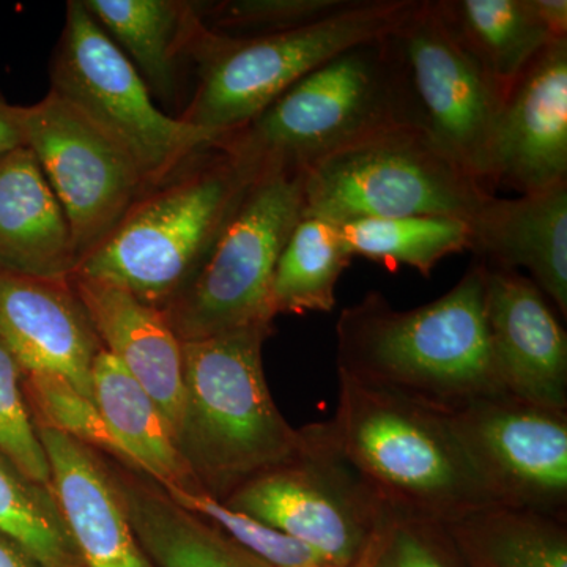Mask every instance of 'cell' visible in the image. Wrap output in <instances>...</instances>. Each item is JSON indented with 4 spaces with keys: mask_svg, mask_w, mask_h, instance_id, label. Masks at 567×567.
I'll return each mask as SVG.
<instances>
[{
    "mask_svg": "<svg viewBox=\"0 0 567 567\" xmlns=\"http://www.w3.org/2000/svg\"><path fill=\"white\" fill-rule=\"evenodd\" d=\"M22 125L25 147L69 219L81 262L152 186L128 152L54 92L22 106Z\"/></svg>",
    "mask_w": 567,
    "mask_h": 567,
    "instance_id": "8fae6325",
    "label": "cell"
},
{
    "mask_svg": "<svg viewBox=\"0 0 567 567\" xmlns=\"http://www.w3.org/2000/svg\"><path fill=\"white\" fill-rule=\"evenodd\" d=\"M298 567H342V566H333V565H323V563H319V565H306V566H298ZM349 567H365L363 561L358 563V565L349 566Z\"/></svg>",
    "mask_w": 567,
    "mask_h": 567,
    "instance_id": "8d00e7d4",
    "label": "cell"
},
{
    "mask_svg": "<svg viewBox=\"0 0 567 567\" xmlns=\"http://www.w3.org/2000/svg\"><path fill=\"white\" fill-rule=\"evenodd\" d=\"M0 535L41 567H81L52 488L40 486L0 456Z\"/></svg>",
    "mask_w": 567,
    "mask_h": 567,
    "instance_id": "83f0119b",
    "label": "cell"
},
{
    "mask_svg": "<svg viewBox=\"0 0 567 567\" xmlns=\"http://www.w3.org/2000/svg\"><path fill=\"white\" fill-rule=\"evenodd\" d=\"M361 561L365 567H466L443 522L393 509Z\"/></svg>",
    "mask_w": 567,
    "mask_h": 567,
    "instance_id": "1f68e13d",
    "label": "cell"
},
{
    "mask_svg": "<svg viewBox=\"0 0 567 567\" xmlns=\"http://www.w3.org/2000/svg\"><path fill=\"white\" fill-rule=\"evenodd\" d=\"M37 432L81 567H155L118 502L102 454L51 429Z\"/></svg>",
    "mask_w": 567,
    "mask_h": 567,
    "instance_id": "e0dca14e",
    "label": "cell"
},
{
    "mask_svg": "<svg viewBox=\"0 0 567 567\" xmlns=\"http://www.w3.org/2000/svg\"><path fill=\"white\" fill-rule=\"evenodd\" d=\"M218 144L156 183L74 275L162 309L181 292L257 174Z\"/></svg>",
    "mask_w": 567,
    "mask_h": 567,
    "instance_id": "5b68a950",
    "label": "cell"
},
{
    "mask_svg": "<svg viewBox=\"0 0 567 567\" xmlns=\"http://www.w3.org/2000/svg\"><path fill=\"white\" fill-rule=\"evenodd\" d=\"M274 323L183 346V409L175 442L199 486L224 499L292 458L301 445L265 380L262 349Z\"/></svg>",
    "mask_w": 567,
    "mask_h": 567,
    "instance_id": "7a4b0ae2",
    "label": "cell"
},
{
    "mask_svg": "<svg viewBox=\"0 0 567 567\" xmlns=\"http://www.w3.org/2000/svg\"><path fill=\"white\" fill-rule=\"evenodd\" d=\"M470 54L507 96L551 41L532 0H439ZM561 40V39H559Z\"/></svg>",
    "mask_w": 567,
    "mask_h": 567,
    "instance_id": "cb8c5ba5",
    "label": "cell"
},
{
    "mask_svg": "<svg viewBox=\"0 0 567 567\" xmlns=\"http://www.w3.org/2000/svg\"><path fill=\"white\" fill-rule=\"evenodd\" d=\"M350 262L338 226L303 216L276 264L271 315L333 311L336 286Z\"/></svg>",
    "mask_w": 567,
    "mask_h": 567,
    "instance_id": "484cf974",
    "label": "cell"
},
{
    "mask_svg": "<svg viewBox=\"0 0 567 567\" xmlns=\"http://www.w3.org/2000/svg\"><path fill=\"white\" fill-rule=\"evenodd\" d=\"M567 182V39L554 40L507 93L492 151V188L525 196Z\"/></svg>",
    "mask_w": 567,
    "mask_h": 567,
    "instance_id": "5bb4252c",
    "label": "cell"
},
{
    "mask_svg": "<svg viewBox=\"0 0 567 567\" xmlns=\"http://www.w3.org/2000/svg\"><path fill=\"white\" fill-rule=\"evenodd\" d=\"M24 125H22V106L7 102L0 93V158L14 148L24 147Z\"/></svg>",
    "mask_w": 567,
    "mask_h": 567,
    "instance_id": "836d02e7",
    "label": "cell"
},
{
    "mask_svg": "<svg viewBox=\"0 0 567 567\" xmlns=\"http://www.w3.org/2000/svg\"><path fill=\"white\" fill-rule=\"evenodd\" d=\"M536 14L554 39H567L566 0H532Z\"/></svg>",
    "mask_w": 567,
    "mask_h": 567,
    "instance_id": "e575fe53",
    "label": "cell"
},
{
    "mask_svg": "<svg viewBox=\"0 0 567 567\" xmlns=\"http://www.w3.org/2000/svg\"><path fill=\"white\" fill-rule=\"evenodd\" d=\"M171 499L203 518L245 550L274 567H298L323 563L315 551L248 514L235 511L203 487L192 491L163 488ZM327 565V563H323Z\"/></svg>",
    "mask_w": 567,
    "mask_h": 567,
    "instance_id": "f546056e",
    "label": "cell"
},
{
    "mask_svg": "<svg viewBox=\"0 0 567 567\" xmlns=\"http://www.w3.org/2000/svg\"><path fill=\"white\" fill-rule=\"evenodd\" d=\"M51 92L128 152L151 186L216 142L156 106L141 74L82 0L66 7L52 59Z\"/></svg>",
    "mask_w": 567,
    "mask_h": 567,
    "instance_id": "9c48e42d",
    "label": "cell"
},
{
    "mask_svg": "<svg viewBox=\"0 0 567 567\" xmlns=\"http://www.w3.org/2000/svg\"><path fill=\"white\" fill-rule=\"evenodd\" d=\"M470 251L492 267L525 268L567 316V182L517 199L492 196L470 224Z\"/></svg>",
    "mask_w": 567,
    "mask_h": 567,
    "instance_id": "d6986e66",
    "label": "cell"
},
{
    "mask_svg": "<svg viewBox=\"0 0 567 567\" xmlns=\"http://www.w3.org/2000/svg\"><path fill=\"white\" fill-rule=\"evenodd\" d=\"M103 461L118 502L153 566L274 567L177 505L145 473L115 458L103 456Z\"/></svg>",
    "mask_w": 567,
    "mask_h": 567,
    "instance_id": "44dd1931",
    "label": "cell"
},
{
    "mask_svg": "<svg viewBox=\"0 0 567 567\" xmlns=\"http://www.w3.org/2000/svg\"><path fill=\"white\" fill-rule=\"evenodd\" d=\"M447 416L492 502L567 522L565 410L498 393Z\"/></svg>",
    "mask_w": 567,
    "mask_h": 567,
    "instance_id": "4fadbf2b",
    "label": "cell"
},
{
    "mask_svg": "<svg viewBox=\"0 0 567 567\" xmlns=\"http://www.w3.org/2000/svg\"><path fill=\"white\" fill-rule=\"evenodd\" d=\"M85 10L147 84L153 99H177L182 61L207 31L199 3L178 0H82Z\"/></svg>",
    "mask_w": 567,
    "mask_h": 567,
    "instance_id": "7402d4cb",
    "label": "cell"
},
{
    "mask_svg": "<svg viewBox=\"0 0 567 567\" xmlns=\"http://www.w3.org/2000/svg\"><path fill=\"white\" fill-rule=\"evenodd\" d=\"M300 432L292 458L252 477L224 503L303 544L327 565H358L390 507L339 453L324 423Z\"/></svg>",
    "mask_w": 567,
    "mask_h": 567,
    "instance_id": "30bf717a",
    "label": "cell"
},
{
    "mask_svg": "<svg viewBox=\"0 0 567 567\" xmlns=\"http://www.w3.org/2000/svg\"><path fill=\"white\" fill-rule=\"evenodd\" d=\"M0 456L33 483L51 487L47 451L22 390V372L0 341Z\"/></svg>",
    "mask_w": 567,
    "mask_h": 567,
    "instance_id": "d6a6232c",
    "label": "cell"
},
{
    "mask_svg": "<svg viewBox=\"0 0 567 567\" xmlns=\"http://www.w3.org/2000/svg\"><path fill=\"white\" fill-rule=\"evenodd\" d=\"M22 390L35 427L51 429L103 456L132 466L104 423L99 406L69 380L48 372L22 374Z\"/></svg>",
    "mask_w": 567,
    "mask_h": 567,
    "instance_id": "f1b7e54d",
    "label": "cell"
},
{
    "mask_svg": "<svg viewBox=\"0 0 567 567\" xmlns=\"http://www.w3.org/2000/svg\"><path fill=\"white\" fill-rule=\"evenodd\" d=\"M424 130L465 169L492 188V151L506 96L458 40L439 0H417L394 32Z\"/></svg>",
    "mask_w": 567,
    "mask_h": 567,
    "instance_id": "7c38bea8",
    "label": "cell"
},
{
    "mask_svg": "<svg viewBox=\"0 0 567 567\" xmlns=\"http://www.w3.org/2000/svg\"><path fill=\"white\" fill-rule=\"evenodd\" d=\"M353 0H227L199 3L210 31L230 39H252L312 24L352 6Z\"/></svg>",
    "mask_w": 567,
    "mask_h": 567,
    "instance_id": "4dcf8cb0",
    "label": "cell"
},
{
    "mask_svg": "<svg viewBox=\"0 0 567 567\" xmlns=\"http://www.w3.org/2000/svg\"><path fill=\"white\" fill-rule=\"evenodd\" d=\"M0 341L22 374L61 375L93 401L92 369L103 346L70 278L0 268Z\"/></svg>",
    "mask_w": 567,
    "mask_h": 567,
    "instance_id": "2e32d148",
    "label": "cell"
},
{
    "mask_svg": "<svg viewBox=\"0 0 567 567\" xmlns=\"http://www.w3.org/2000/svg\"><path fill=\"white\" fill-rule=\"evenodd\" d=\"M0 567H41L20 547L0 535Z\"/></svg>",
    "mask_w": 567,
    "mask_h": 567,
    "instance_id": "d590c367",
    "label": "cell"
},
{
    "mask_svg": "<svg viewBox=\"0 0 567 567\" xmlns=\"http://www.w3.org/2000/svg\"><path fill=\"white\" fill-rule=\"evenodd\" d=\"M338 377V409L323 421L324 427L339 453L390 509L447 524L494 503L450 416Z\"/></svg>",
    "mask_w": 567,
    "mask_h": 567,
    "instance_id": "277c9868",
    "label": "cell"
},
{
    "mask_svg": "<svg viewBox=\"0 0 567 567\" xmlns=\"http://www.w3.org/2000/svg\"><path fill=\"white\" fill-rule=\"evenodd\" d=\"M338 229L352 259L360 256L390 270L405 265L423 276H431L445 257L472 244L468 224L443 216L358 219Z\"/></svg>",
    "mask_w": 567,
    "mask_h": 567,
    "instance_id": "4316f807",
    "label": "cell"
},
{
    "mask_svg": "<svg viewBox=\"0 0 567 567\" xmlns=\"http://www.w3.org/2000/svg\"><path fill=\"white\" fill-rule=\"evenodd\" d=\"M494 193L420 126H395L354 142L305 171V218L341 224L443 216L475 221Z\"/></svg>",
    "mask_w": 567,
    "mask_h": 567,
    "instance_id": "ba28073f",
    "label": "cell"
},
{
    "mask_svg": "<svg viewBox=\"0 0 567 567\" xmlns=\"http://www.w3.org/2000/svg\"><path fill=\"white\" fill-rule=\"evenodd\" d=\"M486 323L503 390L567 412V336L546 295L517 270L487 265Z\"/></svg>",
    "mask_w": 567,
    "mask_h": 567,
    "instance_id": "9a60e30c",
    "label": "cell"
},
{
    "mask_svg": "<svg viewBox=\"0 0 567 567\" xmlns=\"http://www.w3.org/2000/svg\"><path fill=\"white\" fill-rule=\"evenodd\" d=\"M303 210L305 169L259 167L203 262L162 309L182 342L274 323L276 264Z\"/></svg>",
    "mask_w": 567,
    "mask_h": 567,
    "instance_id": "52a82bcc",
    "label": "cell"
},
{
    "mask_svg": "<svg viewBox=\"0 0 567 567\" xmlns=\"http://www.w3.org/2000/svg\"><path fill=\"white\" fill-rule=\"evenodd\" d=\"M486 278L477 260L450 292L409 311L375 290L365 293L338 317V374L445 415L506 393L488 342Z\"/></svg>",
    "mask_w": 567,
    "mask_h": 567,
    "instance_id": "6da1fadb",
    "label": "cell"
},
{
    "mask_svg": "<svg viewBox=\"0 0 567 567\" xmlns=\"http://www.w3.org/2000/svg\"><path fill=\"white\" fill-rule=\"evenodd\" d=\"M93 401L126 461L163 488L200 487L162 410L151 394L106 350L92 369Z\"/></svg>",
    "mask_w": 567,
    "mask_h": 567,
    "instance_id": "603a6c76",
    "label": "cell"
},
{
    "mask_svg": "<svg viewBox=\"0 0 567 567\" xmlns=\"http://www.w3.org/2000/svg\"><path fill=\"white\" fill-rule=\"evenodd\" d=\"M395 126L424 130L404 55L391 33L339 52L216 144L256 169L281 164L306 171Z\"/></svg>",
    "mask_w": 567,
    "mask_h": 567,
    "instance_id": "3957f363",
    "label": "cell"
},
{
    "mask_svg": "<svg viewBox=\"0 0 567 567\" xmlns=\"http://www.w3.org/2000/svg\"><path fill=\"white\" fill-rule=\"evenodd\" d=\"M445 525L466 567H567L561 518L492 503Z\"/></svg>",
    "mask_w": 567,
    "mask_h": 567,
    "instance_id": "d4e9b609",
    "label": "cell"
},
{
    "mask_svg": "<svg viewBox=\"0 0 567 567\" xmlns=\"http://www.w3.org/2000/svg\"><path fill=\"white\" fill-rule=\"evenodd\" d=\"M70 282L103 349L151 394L175 436L183 409V346L166 317L112 284L78 275Z\"/></svg>",
    "mask_w": 567,
    "mask_h": 567,
    "instance_id": "ac0fdd59",
    "label": "cell"
},
{
    "mask_svg": "<svg viewBox=\"0 0 567 567\" xmlns=\"http://www.w3.org/2000/svg\"><path fill=\"white\" fill-rule=\"evenodd\" d=\"M78 259L69 219L29 147L0 158V268L69 279Z\"/></svg>",
    "mask_w": 567,
    "mask_h": 567,
    "instance_id": "ffe728a7",
    "label": "cell"
},
{
    "mask_svg": "<svg viewBox=\"0 0 567 567\" xmlns=\"http://www.w3.org/2000/svg\"><path fill=\"white\" fill-rule=\"evenodd\" d=\"M416 6L417 0H353L324 20L252 39L208 29L194 50L197 84L181 118L219 141L339 52L398 31Z\"/></svg>",
    "mask_w": 567,
    "mask_h": 567,
    "instance_id": "8992f818",
    "label": "cell"
}]
</instances>
